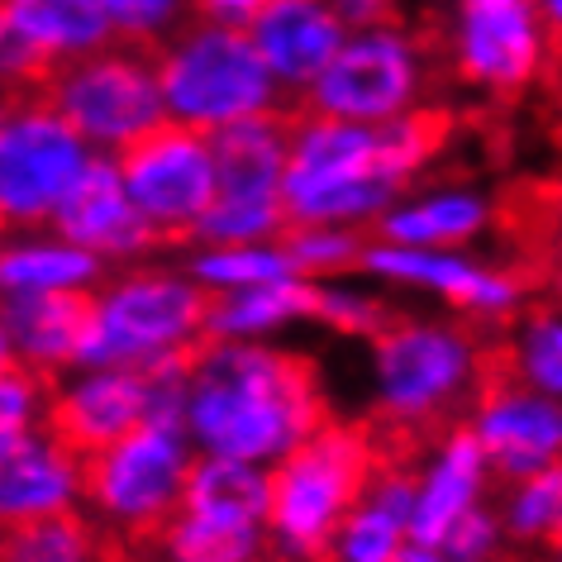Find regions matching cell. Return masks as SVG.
<instances>
[{"label":"cell","mask_w":562,"mask_h":562,"mask_svg":"<svg viewBox=\"0 0 562 562\" xmlns=\"http://www.w3.org/2000/svg\"><path fill=\"white\" fill-rule=\"evenodd\" d=\"M187 272L201 281L205 296H229V291H248L262 281L301 277L281 238H267V244H191Z\"/></svg>","instance_id":"obj_30"},{"label":"cell","mask_w":562,"mask_h":562,"mask_svg":"<svg viewBox=\"0 0 562 562\" xmlns=\"http://www.w3.org/2000/svg\"><path fill=\"white\" fill-rule=\"evenodd\" d=\"M248 38L267 63V72L281 87V95L296 110L311 87L325 77L334 53L344 48L348 24L339 20L334 0H272L258 20L248 24Z\"/></svg>","instance_id":"obj_20"},{"label":"cell","mask_w":562,"mask_h":562,"mask_svg":"<svg viewBox=\"0 0 562 562\" xmlns=\"http://www.w3.org/2000/svg\"><path fill=\"white\" fill-rule=\"evenodd\" d=\"M0 325L10 334L15 362L48 382L81 362V334H87V296H38L0 305Z\"/></svg>","instance_id":"obj_26"},{"label":"cell","mask_w":562,"mask_h":562,"mask_svg":"<svg viewBox=\"0 0 562 562\" xmlns=\"http://www.w3.org/2000/svg\"><path fill=\"white\" fill-rule=\"evenodd\" d=\"M496 224V201L472 181H415L376 220L372 238L401 248H472Z\"/></svg>","instance_id":"obj_22"},{"label":"cell","mask_w":562,"mask_h":562,"mask_svg":"<svg viewBox=\"0 0 562 562\" xmlns=\"http://www.w3.org/2000/svg\"><path fill=\"white\" fill-rule=\"evenodd\" d=\"M110 267L58 229L0 234V305L38 296H91Z\"/></svg>","instance_id":"obj_24"},{"label":"cell","mask_w":562,"mask_h":562,"mask_svg":"<svg viewBox=\"0 0 562 562\" xmlns=\"http://www.w3.org/2000/svg\"><path fill=\"white\" fill-rule=\"evenodd\" d=\"M0 20L48 63V72L120 44L101 0H0Z\"/></svg>","instance_id":"obj_25"},{"label":"cell","mask_w":562,"mask_h":562,"mask_svg":"<svg viewBox=\"0 0 562 562\" xmlns=\"http://www.w3.org/2000/svg\"><path fill=\"white\" fill-rule=\"evenodd\" d=\"M220 167L215 205L205 210L191 244H267L291 229L286 220V153H291V110L286 115L244 120L210 138Z\"/></svg>","instance_id":"obj_12"},{"label":"cell","mask_w":562,"mask_h":562,"mask_svg":"<svg viewBox=\"0 0 562 562\" xmlns=\"http://www.w3.org/2000/svg\"><path fill=\"white\" fill-rule=\"evenodd\" d=\"M434 58L429 44L405 24H382V30H353L344 48L334 53L325 77L296 110L348 124H401L429 110Z\"/></svg>","instance_id":"obj_10"},{"label":"cell","mask_w":562,"mask_h":562,"mask_svg":"<svg viewBox=\"0 0 562 562\" xmlns=\"http://www.w3.org/2000/svg\"><path fill=\"white\" fill-rule=\"evenodd\" d=\"M158 53L162 105L172 124H187L195 134H224L244 120L286 115L291 101L258 58L248 30L215 24L195 15L187 30H177Z\"/></svg>","instance_id":"obj_6"},{"label":"cell","mask_w":562,"mask_h":562,"mask_svg":"<svg viewBox=\"0 0 562 562\" xmlns=\"http://www.w3.org/2000/svg\"><path fill=\"white\" fill-rule=\"evenodd\" d=\"M210 296L187 262H134L105 272L87 296V334L77 368L172 372L187 368L210 334Z\"/></svg>","instance_id":"obj_4"},{"label":"cell","mask_w":562,"mask_h":562,"mask_svg":"<svg viewBox=\"0 0 562 562\" xmlns=\"http://www.w3.org/2000/svg\"><path fill=\"white\" fill-rule=\"evenodd\" d=\"M396 315L386 301V291L372 277H334V281H315V319L311 325L339 334V339H362L372 344L386 329V319Z\"/></svg>","instance_id":"obj_32"},{"label":"cell","mask_w":562,"mask_h":562,"mask_svg":"<svg viewBox=\"0 0 562 562\" xmlns=\"http://www.w3.org/2000/svg\"><path fill=\"white\" fill-rule=\"evenodd\" d=\"M543 562H562V533H558V543H553V548H548V553H543Z\"/></svg>","instance_id":"obj_42"},{"label":"cell","mask_w":562,"mask_h":562,"mask_svg":"<svg viewBox=\"0 0 562 562\" xmlns=\"http://www.w3.org/2000/svg\"><path fill=\"white\" fill-rule=\"evenodd\" d=\"M53 229L63 238H72L77 248H87L91 258H101L110 272L115 267H134L148 262L153 252L162 248V238L153 234V224L144 220V210L134 205L130 187L120 177L115 158H95L81 181L72 187V195L63 201Z\"/></svg>","instance_id":"obj_19"},{"label":"cell","mask_w":562,"mask_h":562,"mask_svg":"<svg viewBox=\"0 0 562 562\" xmlns=\"http://www.w3.org/2000/svg\"><path fill=\"white\" fill-rule=\"evenodd\" d=\"M44 95L101 158H120L124 148L167 124L158 53L134 44H110L58 67L44 81Z\"/></svg>","instance_id":"obj_11"},{"label":"cell","mask_w":562,"mask_h":562,"mask_svg":"<svg viewBox=\"0 0 562 562\" xmlns=\"http://www.w3.org/2000/svg\"><path fill=\"white\" fill-rule=\"evenodd\" d=\"M48 411H53V382L30 368H10L0 372V458L15 453L20 443L38 439L48 429Z\"/></svg>","instance_id":"obj_34"},{"label":"cell","mask_w":562,"mask_h":562,"mask_svg":"<svg viewBox=\"0 0 562 562\" xmlns=\"http://www.w3.org/2000/svg\"><path fill=\"white\" fill-rule=\"evenodd\" d=\"M496 362L501 376L539 391V396L562 401V305H539V311L519 315L505 329Z\"/></svg>","instance_id":"obj_29"},{"label":"cell","mask_w":562,"mask_h":562,"mask_svg":"<svg viewBox=\"0 0 562 562\" xmlns=\"http://www.w3.org/2000/svg\"><path fill=\"white\" fill-rule=\"evenodd\" d=\"M558 301H562V272H558Z\"/></svg>","instance_id":"obj_44"},{"label":"cell","mask_w":562,"mask_h":562,"mask_svg":"<svg viewBox=\"0 0 562 562\" xmlns=\"http://www.w3.org/2000/svg\"><path fill=\"white\" fill-rule=\"evenodd\" d=\"M396 562H448V558H443V548H434V543H411Z\"/></svg>","instance_id":"obj_40"},{"label":"cell","mask_w":562,"mask_h":562,"mask_svg":"<svg viewBox=\"0 0 562 562\" xmlns=\"http://www.w3.org/2000/svg\"><path fill=\"white\" fill-rule=\"evenodd\" d=\"M195 443L181 415H153L87 458V510L124 553H148L187 496Z\"/></svg>","instance_id":"obj_7"},{"label":"cell","mask_w":562,"mask_h":562,"mask_svg":"<svg viewBox=\"0 0 562 562\" xmlns=\"http://www.w3.org/2000/svg\"><path fill=\"white\" fill-rule=\"evenodd\" d=\"M153 415H181V368L130 372V368H72L53 382L48 429L81 458L134 434Z\"/></svg>","instance_id":"obj_16"},{"label":"cell","mask_w":562,"mask_h":562,"mask_svg":"<svg viewBox=\"0 0 562 562\" xmlns=\"http://www.w3.org/2000/svg\"><path fill=\"white\" fill-rule=\"evenodd\" d=\"M130 553L87 510L0 533V562H124Z\"/></svg>","instance_id":"obj_28"},{"label":"cell","mask_w":562,"mask_h":562,"mask_svg":"<svg viewBox=\"0 0 562 562\" xmlns=\"http://www.w3.org/2000/svg\"><path fill=\"white\" fill-rule=\"evenodd\" d=\"M267 5H272V0H195V15L215 20V24H238V30H248V24L258 20Z\"/></svg>","instance_id":"obj_38"},{"label":"cell","mask_w":562,"mask_h":562,"mask_svg":"<svg viewBox=\"0 0 562 562\" xmlns=\"http://www.w3.org/2000/svg\"><path fill=\"white\" fill-rule=\"evenodd\" d=\"M272 562H277V558H272Z\"/></svg>","instance_id":"obj_45"},{"label":"cell","mask_w":562,"mask_h":562,"mask_svg":"<svg viewBox=\"0 0 562 562\" xmlns=\"http://www.w3.org/2000/svg\"><path fill=\"white\" fill-rule=\"evenodd\" d=\"M443 144V120L425 110L401 124H348L291 110L286 220L372 234L376 220L425 177Z\"/></svg>","instance_id":"obj_2"},{"label":"cell","mask_w":562,"mask_h":562,"mask_svg":"<svg viewBox=\"0 0 562 562\" xmlns=\"http://www.w3.org/2000/svg\"><path fill=\"white\" fill-rule=\"evenodd\" d=\"M391 453L372 425L325 419L311 439L296 443L281 462L267 468V533L277 562H325L329 543L358 496L368 491L372 472Z\"/></svg>","instance_id":"obj_5"},{"label":"cell","mask_w":562,"mask_h":562,"mask_svg":"<svg viewBox=\"0 0 562 562\" xmlns=\"http://www.w3.org/2000/svg\"><path fill=\"white\" fill-rule=\"evenodd\" d=\"M401 453L415 491V543H439L448 529L491 505L501 491V476L468 425L439 429Z\"/></svg>","instance_id":"obj_17"},{"label":"cell","mask_w":562,"mask_h":562,"mask_svg":"<svg viewBox=\"0 0 562 562\" xmlns=\"http://www.w3.org/2000/svg\"><path fill=\"white\" fill-rule=\"evenodd\" d=\"M558 38L533 0H453L443 30V58L453 77L476 95L515 101L539 87Z\"/></svg>","instance_id":"obj_14"},{"label":"cell","mask_w":562,"mask_h":562,"mask_svg":"<svg viewBox=\"0 0 562 562\" xmlns=\"http://www.w3.org/2000/svg\"><path fill=\"white\" fill-rule=\"evenodd\" d=\"M434 548H443L448 562H510L515 558V543L496 515V501L482 505L476 515H468L462 525H453Z\"/></svg>","instance_id":"obj_36"},{"label":"cell","mask_w":562,"mask_h":562,"mask_svg":"<svg viewBox=\"0 0 562 562\" xmlns=\"http://www.w3.org/2000/svg\"><path fill=\"white\" fill-rule=\"evenodd\" d=\"M533 10H539L543 24L553 30V38L562 44V0H533Z\"/></svg>","instance_id":"obj_39"},{"label":"cell","mask_w":562,"mask_h":562,"mask_svg":"<svg viewBox=\"0 0 562 562\" xmlns=\"http://www.w3.org/2000/svg\"><path fill=\"white\" fill-rule=\"evenodd\" d=\"M315 319V281L281 277L229 296H210V339L224 344H277L286 329Z\"/></svg>","instance_id":"obj_27"},{"label":"cell","mask_w":562,"mask_h":562,"mask_svg":"<svg viewBox=\"0 0 562 562\" xmlns=\"http://www.w3.org/2000/svg\"><path fill=\"white\" fill-rule=\"evenodd\" d=\"M462 425L486 448L501 482L562 468V401L539 396L501 372L491 376V386L476 396Z\"/></svg>","instance_id":"obj_18"},{"label":"cell","mask_w":562,"mask_h":562,"mask_svg":"<svg viewBox=\"0 0 562 562\" xmlns=\"http://www.w3.org/2000/svg\"><path fill=\"white\" fill-rule=\"evenodd\" d=\"M95 158L44 91L0 95V234L48 229Z\"/></svg>","instance_id":"obj_8"},{"label":"cell","mask_w":562,"mask_h":562,"mask_svg":"<svg viewBox=\"0 0 562 562\" xmlns=\"http://www.w3.org/2000/svg\"><path fill=\"white\" fill-rule=\"evenodd\" d=\"M124 562H158V558H148V553H130V558H124Z\"/></svg>","instance_id":"obj_43"},{"label":"cell","mask_w":562,"mask_h":562,"mask_svg":"<svg viewBox=\"0 0 562 562\" xmlns=\"http://www.w3.org/2000/svg\"><path fill=\"white\" fill-rule=\"evenodd\" d=\"M325 419L329 396L296 348L205 339L181 368V425L205 458L272 468Z\"/></svg>","instance_id":"obj_1"},{"label":"cell","mask_w":562,"mask_h":562,"mask_svg":"<svg viewBox=\"0 0 562 562\" xmlns=\"http://www.w3.org/2000/svg\"><path fill=\"white\" fill-rule=\"evenodd\" d=\"M10 368H15V348H10V334L0 325V372H10Z\"/></svg>","instance_id":"obj_41"},{"label":"cell","mask_w":562,"mask_h":562,"mask_svg":"<svg viewBox=\"0 0 562 562\" xmlns=\"http://www.w3.org/2000/svg\"><path fill=\"white\" fill-rule=\"evenodd\" d=\"M501 372L486 334L458 315H391L368 344V425L411 448L468 419Z\"/></svg>","instance_id":"obj_3"},{"label":"cell","mask_w":562,"mask_h":562,"mask_svg":"<svg viewBox=\"0 0 562 562\" xmlns=\"http://www.w3.org/2000/svg\"><path fill=\"white\" fill-rule=\"evenodd\" d=\"M281 244H286L291 267L305 281H334V277L362 272V252H368L372 234L339 229V224H291L281 234Z\"/></svg>","instance_id":"obj_33"},{"label":"cell","mask_w":562,"mask_h":562,"mask_svg":"<svg viewBox=\"0 0 562 562\" xmlns=\"http://www.w3.org/2000/svg\"><path fill=\"white\" fill-rule=\"evenodd\" d=\"M115 162L134 205L153 224V234L162 244L191 248V238L220 191V167H215L210 134H195L187 124L167 120L148 138H138L134 148H124Z\"/></svg>","instance_id":"obj_15"},{"label":"cell","mask_w":562,"mask_h":562,"mask_svg":"<svg viewBox=\"0 0 562 562\" xmlns=\"http://www.w3.org/2000/svg\"><path fill=\"white\" fill-rule=\"evenodd\" d=\"M267 468L238 458H195L187 496L153 539L158 562H272L267 533Z\"/></svg>","instance_id":"obj_9"},{"label":"cell","mask_w":562,"mask_h":562,"mask_svg":"<svg viewBox=\"0 0 562 562\" xmlns=\"http://www.w3.org/2000/svg\"><path fill=\"white\" fill-rule=\"evenodd\" d=\"M415 543V491H411V468L405 453L391 448L382 468L372 472L368 491L348 510L329 543L325 562H396L405 548Z\"/></svg>","instance_id":"obj_23"},{"label":"cell","mask_w":562,"mask_h":562,"mask_svg":"<svg viewBox=\"0 0 562 562\" xmlns=\"http://www.w3.org/2000/svg\"><path fill=\"white\" fill-rule=\"evenodd\" d=\"M87 505V458L53 429L0 458V533Z\"/></svg>","instance_id":"obj_21"},{"label":"cell","mask_w":562,"mask_h":562,"mask_svg":"<svg viewBox=\"0 0 562 562\" xmlns=\"http://www.w3.org/2000/svg\"><path fill=\"white\" fill-rule=\"evenodd\" d=\"M101 10L120 44L134 48H162L195 20V0H101Z\"/></svg>","instance_id":"obj_35"},{"label":"cell","mask_w":562,"mask_h":562,"mask_svg":"<svg viewBox=\"0 0 562 562\" xmlns=\"http://www.w3.org/2000/svg\"><path fill=\"white\" fill-rule=\"evenodd\" d=\"M339 20L353 30H382V24H396L401 20V0H334Z\"/></svg>","instance_id":"obj_37"},{"label":"cell","mask_w":562,"mask_h":562,"mask_svg":"<svg viewBox=\"0 0 562 562\" xmlns=\"http://www.w3.org/2000/svg\"><path fill=\"white\" fill-rule=\"evenodd\" d=\"M496 515L510 533L515 553H548L562 533V468L501 482Z\"/></svg>","instance_id":"obj_31"},{"label":"cell","mask_w":562,"mask_h":562,"mask_svg":"<svg viewBox=\"0 0 562 562\" xmlns=\"http://www.w3.org/2000/svg\"><path fill=\"white\" fill-rule=\"evenodd\" d=\"M362 277L382 291L425 296L476 329H510L529 311V281L505 262L476 258L472 248H401L372 238L362 252Z\"/></svg>","instance_id":"obj_13"}]
</instances>
